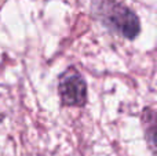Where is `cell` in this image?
<instances>
[{
  "label": "cell",
  "mask_w": 157,
  "mask_h": 156,
  "mask_svg": "<svg viewBox=\"0 0 157 156\" xmlns=\"http://www.w3.org/2000/svg\"><path fill=\"white\" fill-rule=\"evenodd\" d=\"M97 15L110 32L125 39H135L141 30L139 18L131 8L114 0H105L97 7Z\"/></svg>",
  "instance_id": "cell-1"
},
{
  "label": "cell",
  "mask_w": 157,
  "mask_h": 156,
  "mask_svg": "<svg viewBox=\"0 0 157 156\" xmlns=\"http://www.w3.org/2000/svg\"><path fill=\"white\" fill-rule=\"evenodd\" d=\"M58 94L66 107H81L87 101V83L76 68H68L58 79Z\"/></svg>",
  "instance_id": "cell-2"
}]
</instances>
